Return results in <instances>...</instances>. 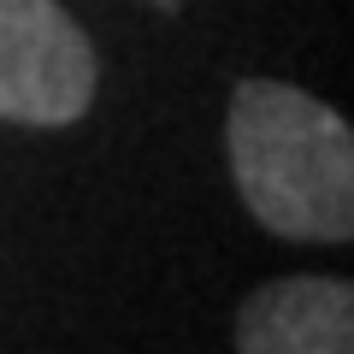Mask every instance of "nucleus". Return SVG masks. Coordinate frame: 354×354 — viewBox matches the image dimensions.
<instances>
[{"label":"nucleus","instance_id":"3","mask_svg":"<svg viewBox=\"0 0 354 354\" xmlns=\"http://www.w3.org/2000/svg\"><path fill=\"white\" fill-rule=\"evenodd\" d=\"M236 354H354V283L348 278H272L236 307Z\"/></svg>","mask_w":354,"mask_h":354},{"label":"nucleus","instance_id":"1","mask_svg":"<svg viewBox=\"0 0 354 354\" xmlns=\"http://www.w3.org/2000/svg\"><path fill=\"white\" fill-rule=\"evenodd\" d=\"M236 195L283 242L354 236V130L319 95L278 77H242L225 113Z\"/></svg>","mask_w":354,"mask_h":354},{"label":"nucleus","instance_id":"4","mask_svg":"<svg viewBox=\"0 0 354 354\" xmlns=\"http://www.w3.org/2000/svg\"><path fill=\"white\" fill-rule=\"evenodd\" d=\"M153 6H160V12H171V6H177V0H153Z\"/></svg>","mask_w":354,"mask_h":354},{"label":"nucleus","instance_id":"2","mask_svg":"<svg viewBox=\"0 0 354 354\" xmlns=\"http://www.w3.org/2000/svg\"><path fill=\"white\" fill-rule=\"evenodd\" d=\"M101 59L59 0H0V118L30 130L77 124L95 101Z\"/></svg>","mask_w":354,"mask_h":354}]
</instances>
